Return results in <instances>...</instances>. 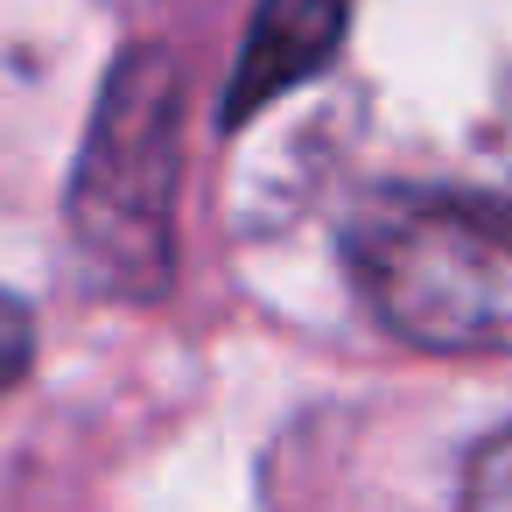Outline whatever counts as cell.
I'll use <instances>...</instances> for the list:
<instances>
[{
    "mask_svg": "<svg viewBox=\"0 0 512 512\" xmlns=\"http://www.w3.org/2000/svg\"><path fill=\"white\" fill-rule=\"evenodd\" d=\"M344 29H351V0H260L253 29L239 43V64L225 78L218 127H246L260 106L309 85L344 50Z\"/></svg>",
    "mask_w": 512,
    "mask_h": 512,
    "instance_id": "3",
    "label": "cell"
},
{
    "mask_svg": "<svg viewBox=\"0 0 512 512\" xmlns=\"http://www.w3.org/2000/svg\"><path fill=\"white\" fill-rule=\"evenodd\" d=\"M183 78L162 50H127L99 92L71 169V246L85 274L127 302H155L176 274Z\"/></svg>",
    "mask_w": 512,
    "mask_h": 512,
    "instance_id": "2",
    "label": "cell"
},
{
    "mask_svg": "<svg viewBox=\"0 0 512 512\" xmlns=\"http://www.w3.org/2000/svg\"><path fill=\"white\" fill-rule=\"evenodd\" d=\"M463 512H512V428H498L463 470Z\"/></svg>",
    "mask_w": 512,
    "mask_h": 512,
    "instance_id": "4",
    "label": "cell"
},
{
    "mask_svg": "<svg viewBox=\"0 0 512 512\" xmlns=\"http://www.w3.org/2000/svg\"><path fill=\"white\" fill-rule=\"evenodd\" d=\"M365 309L414 351L512 358V204L386 190L344 232Z\"/></svg>",
    "mask_w": 512,
    "mask_h": 512,
    "instance_id": "1",
    "label": "cell"
},
{
    "mask_svg": "<svg viewBox=\"0 0 512 512\" xmlns=\"http://www.w3.org/2000/svg\"><path fill=\"white\" fill-rule=\"evenodd\" d=\"M29 351H36V323H29V309L0 288V400L15 393V379L29 372Z\"/></svg>",
    "mask_w": 512,
    "mask_h": 512,
    "instance_id": "5",
    "label": "cell"
}]
</instances>
